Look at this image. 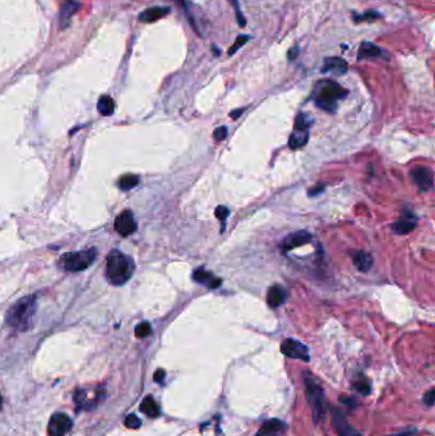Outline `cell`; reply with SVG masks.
Here are the masks:
<instances>
[{
    "instance_id": "obj_1",
    "label": "cell",
    "mask_w": 435,
    "mask_h": 436,
    "mask_svg": "<svg viewBox=\"0 0 435 436\" xmlns=\"http://www.w3.org/2000/svg\"><path fill=\"white\" fill-rule=\"evenodd\" d=\"M347 93L348 91L340 83L332 79H323L315 85L313 91V100L317 107L333 114L337 110L338 101L343 100Z\"/></svg>"
},
{
    "instance_id": "obj_2",
    "label": "cell",
    "mask_w": 435,
    "mask_h": 436,
    "mask_svg": "<svg viewBox=\"0 0 435 436\" xmlns=\"http://www.w3.org/2000/svg\"><path fill=\"white\" fill-rule=\"evenodd\" d=\"M134 268H135V264L129 255L123 254L119 250H113L107 255L106 277L111 285L123 286L131 278Z\"/></svg>"
},
{
    "instance_id": "obj_3",
    "label": "cell",
    "mask_w": 435,
    "mask_h": 436,
    "mask_svg": "<svg viewBox=\"0 0 435 436\" xmlns=\"http://www.w3.org/2000/svg\"><path fill=\"white\" fill-rule=\"evenodd\" d=\"M37 303L32 296L19 298L7 313V323L19 331H26L31 326V320L36 313Z\"/></svg>"
},
{
    "instance_id": "obj_4",
    "label": "cell",
    "mask_w": 435,
    "mask_h": 436,
    "mask_svg": "<svg viewBox=\"0 0 435 436\" xmlns=\"http://www.w3.org/2000/svg\"><path fill=\"white\" fill-rule=\"evenodd\" d=\"M305 395L312 411V418L315 423L322 421L325 416L324 390L313 379H305Z\"/></svg>"
},
{
    "instance_id": "obj_5",
    "label": "cell",
    "mask_w": 435,
    "mask_h": 436,
    "mask_svg": "<svg viewBox=\"0 0 435 436\" xmlns=\"http://www.w3.org/2000/svg\"><path fill=\"white\" fill-rule=\"evenodd\" d=\"M96 252L95 248L85 250V252H75V253H68L60 258L62 265L64 269L70 270V272H80L90 267L96 259Z\"/></svg>"
},
{
    "instance_id": "obj_6",
    "label": "cell",
    "mask_w": 435,
    "mask_h": 436,
    "mask_svg": "<svg viewBox=\"0 0 435 436\" xmlns=\"http://www.w3.org/2000/svg\"><path fill=\"white\" fill-rule=\"evenodd\" d=\"M281 352L285 355L286 357H290V359L300 360V361L308 362L310 360L309 356V349L302 342L296 341V339L288 338L286 341L282 342L281 344Z\"/></svg>"
},
{
    "instance_id": "obj_7",
    "label": "cell",
    "mask_w": 435,
    "mask_h": 436,
    "mask_svg": "<svg viewBox=\"0 0 435 436\" xmlns=\"http://www.w3.org/2000/svg\"><path fill=\"white\" fill-rule=\"evenodd\" d=\"M72 427L73 422L69 416L65 413H54L47 425V433L49 436H64Z\"/></svg>"
},
{
    "instance_id": "obj_8",
    "label": "cell",
    "mask_w": 435,
    "mask_h": 436,
    "mask_svg": "<svg viewBox=\"0 0 435 436\" xmlns=\"http://www.w3.org/2000/svg\"><path fill=\"white\" fill-rule=\"evenodd\" d=\"M414 184L422 192H431L434 187V179H432V172L427 167L419 166L415 167L410 172Z\"/></svg>"
},
{
    "instance_id": "obj_9",
    "label": "cell",
    "mask_w": 435,
    "mask_h": 436,
    "mask_svg": "<svg viewBox=\"0 0 435 436\" xmlns=\"http://www.w3.org/2000/svg\"><path fill=\"white\" fill-rule=\"evenodd\" d=\"M332 425L338 436H361L359 431H356L355 428L348 425L345 415L337 408L332 411Z\"/></svg>"
},
{
    "instance_id": "obj_10",
    "label": "cell",
    "mask_w": 435,
    "mask_h": 436,
    "mask_svg": "<svg viewBox=\"0 0 435 436\" xmlns=\"http://www.w3.org/2000/svg\"><path fill=\"white\" fill-rule=\"evenodd\" d=\"M115 230L121 236H129L135 231L137 224L130 210H124L118 215L115 220Z\"/></svg>"
},
{
    "instance_id": "obj_11",
    "label": "cell",
    "mask_w": 435,
    "mask_h": 436,
    "mask_svg": "<svg viewBox=\"0 0 435 436\" xmlns=\"http://www.w3.org/2000/svg\"><path fill=\"white\" fill-rule=\"evenodd\" d=\"M310 241H312V235L309 232L296 231L294 234H290L288 236H286L281 247H282L283 252H288V250H292L295 248L309 244Z\"/></svg>"
},
{
    "instance_id": "obj_12",
    "label": "cell",
    "mask_w": 435,
    "mask_h": 436,
    "mask_svg": "<svg viewBox=\"0 0 435 436\" xmlns=\"http://www.w3.org/2000/svg\"><path fill=\"white\" fill-rule=\"evenodd\" d=\"M348 65L342 58H327L323 63L322 68H320V72L323 74H327V73H333L335 75H343L347 73Z\"/></svg>"
},
{
    "instance_id": "obj_13",
    "label": "cell",
    "mask_w": 435,
    "mask_h": 436,
    "mask_svg": "<svg viewBox=\"0 0 435 436\" xmlns=\"http://www.w3.org/2000/svg\"><path fill=\"white\" fill-rule=\"evenodd\" d=\"M80 4L75 0H64L62 4V8H60V27H67L69 24L72 17L79 11Z\"/></svg>"
},
{
    "instance_id": "obj_14",
    "label": "cell",
    "mask_w": 435,
    "mask_h": 436,
    "mask_svg": "<svg viewBox=\"0 0 435 436\" xmlns=\"http://www.w3.org/2000/svg\"><path fill=\"white\" fill-rule=\"evenodd\" d=\"M171 13V9L168 7H152V8L146 9L139 14V21L144 23H153L161 18H165L166 16Z\"/></svg>"
},
{
    "instance_id": "obj_15",
    "label": "cell",
    "mask_w": 435,
    "mask_h": 436,
    "mask_svg": "<svg viewBox=\"0 0 435 436\" xmlns=\"http://www.w3.org/2000/svg\"><path fill=\"white\" fill-rule=\"evenodd\" d=\"M382 57H383V51H382L380 47L376 46V45L373 44V42H369V41L361 42L358 51L359 62L365 59H376V58H382Z\"/></svg>"
},
{
    "instance_id": "obj_16",
    "label": "cell",
    "mask_w": 435,
    "mask_h": 436,
    "mask_svg": "<svg viewBox=\"0 0 435 436\" xmlns=\"http://www.w3.org/2000/svg\"><path fill=\"white\" fill-rule=\"evenodd\" d=\"M414 218H416L414 214H411V213L409 212H404V217H401V220H398V221L392 226L394 234L397 235L410 234V232L415 229V226H416V221H415Z\"/></svg>"
},
{
    "instance_id": "obj_17",
    "label": "cell",
    "mask_w": 435,
    "mask_h": 436,
    "mask_svg": "<svg viewBox=\"0 0 435 436\" xmlns=\"http://www.w3.org/2000/svg\"><path fill=\"white\" fill-rule=\"evenodd\" d=\"M286 297H287V292H286L285 288H283L282 286L275 285L268 290L267 303L270 308L276 309L285 303Z\"/></svg>"
},
{
    "instance_id": "obj_18",
    "label": "cell",
    "mask_w": 435,
    "mask_h": 436,
    "mask_svg": "<svg viewBox=\"0 0 435 436\" xmlns=\"http://www.w3.org/2000/svg\"><path fill=\"white\" fill-rule=\"evenodd\" d=\"M193 278H194V281H196V282L203 283V285H206L208 288H212V290L217 288L222 283L221 278L213 277V275H212V273L207 272V270H204L203 268H199V269H197L196 272L193 273Z\"/></svg>"
},
{
    "instance_id": "obj_19",
    "label": "cell",
    "mask_w": 435,
    "mask_h": 436,
    "mask_svg": "<svg viewBox=\"0 0 435 436\" xmlns=\"http://www.w3.org/2000/svg\"><path fill=\"white\" fill-rule=\"evenodd\" d=\"M308 139H309V130L294 129V133L290 135V139H288V146L292 149L302 148L308 143Z\"/></svg>"
},
{
    "instance_id": "obj_20",
    "label": "cell",
    "mask_w": 435,
    "mask_h": 436,
    "mask_svg": "<svg viewBox=\"0 0 435 436\" xmlns=\"http://www.w3.org/2000/svg\"><path fill=\"white\" fill-rule=\"evenodd\" d=\"M354 265L358 268L360 272H368L373 265V259L365 252H355L352 254Z\"/></svg>"
},
{
    "instance_id": "obj_21",
    "label": "cell",
    "mask_w": 435,
    "mask_h": 436,
    "mask_svg": "<svg viewBox=\"0 0 435 436\" xmlns=\"http://www.w3.org/2000/svg\"><path fill=\"white\" fill-rule=\"evenodd\" d=\"M141 411L144 413V415L148 416V417L151 418H156L158 415H160V408H158V404L156 403V400L153 399L151 395L144 398L143 402L141 403Z\"/></svg>"
},
{
    "instance_id": "obj_22",
    "label": "cell",
    "mask_w": 435,
    "mask_h": 436,
    "mask_svg": "<svg viewBox=\"0 0 435 436\" xmlns=\"http://www.w3.org/2000/svg\"><path fill=\"white\" fill-rule=\"evenodd\" d=\"M97 110L98 113L103 116L113 115L114 111H115V102H114V100L110 96H102V97H100V100H98L97 102Z\"/></svg>"
},
{
    "instance_id": "obj_23",
    "label": "cell",
    "mask_w": 435,
    "mask_h": 436,
    "mask_svg": "<svg viewBox=\"0 0 435 436\" xmlns=\"http://www.w3.org/2000/svg\"><path fill=\"white\" fill-rule=\"evenodd\" d=\"M138 182H139V179L137 175L128 174V175H124V176H121L120 179H119L118 185L121 190H130L131 187L137 186Z\"/></svg>"
},
{
    "instance_id": "obj_24",
    "label": "cell",
    "mask_w": 435,
    "mask_h": 436,
    "mask_svg": "<svg viewBox=\"0 0 435 436\" xmlns=\"http://www.w3.org/2000/svg\"><path fill=\"white\" fill-rule=\"evenodd\" d=\"M249 39H250L249 35H239L236 41H235V44L232 45V46L229 49V51H227V55H229V57H232V55L236 54V52L239 51V50H241V47L249 41Z\"/></svg>"
},
{
    "instance_id": "obj_25",
    "label": "cell",
    "mask_w": 435,
    "mask_h": 436,
    "mask_svg": "<svg viewBox=\"0 0 435 436\" xmlns=\"http://www.w3.org/2000/svg\"><path fill=\"white\" fill-rule=\"evenodd\" d=\"M354 22L359 23V22H374L378 18H382V16L376 12H366L363 14H354Z\"/></svg>"
},
{
    "instance_id": "obj_26",
    "label": "cell",
    "mask_w": 435,
    "mask_h": 436,
    "mask_svg": "<svg viewBox=\"0 0 435 436\" xmlns=\"http://www.w3.org/2000/svg\"><path fill=\"white\" fill-rule=\"evenodd\" d=\"M354 388L356 389V392H359L361 395H364V397H365V395H369L371 392L370 383L365 379H361L359 380V382L354 383Z\"/></svg>"
},
{
    "instance_id": "obj_27",
    "label": "cell",
    "mask_w": 435,
    "mask_h": 436,
    "mask_svg": "<svg viewBox=\"0 0 435 436\" xmlns=\"http://www.w3.org/2000/svg\"><path fill=\"white\" fill-rule=\"evenodd\" d=\"M230 3H231V6L234 7V9H235V14H236V18H237V24H239L241 29H244L245 24H247V21H245V17L242 16V13H241V9H240V6H239V2H237V0H230Z\"/></svg>"
},
{
    "instance_id": "obj_28",
    "label": "cell",
    "mask_w": 435,
    "mask_h": 436,
    "mask_svg": "<svg viewBox=\"0 0 435 436\" xmlns=\"http://www.w3.org/2000/svg\"><path fill=\"white\" fill-rule=\"evenodd\" d=\"M151 334V325L147 321H143V323L138 324L135 328V336L138 338H144Z\"/></svg>"
},
{
    "instance_id": "obj_29",
    "label": "cell",
    "mask_w": 435,
    "mask_h": 436,
    "mask_svg": "<svg viewBox=\"0 0 435 436\" xmlns=\"http://www.w3.org/2000/svg\"><path fill=\"white\" fill-rule=\"evenodd\" d=\"M124 423H125V426L128 428H139L142 425V421L139 420L138 417H137L135 415H129L128 417L125 418V421H124Z\"/></svg>"
},
{
    "instance_id": "obj_30",
    "label": "cell",
    "mask_w": 435,
    "mask_h": 436,
    "mask_svg": "<svg viewBox=\"0 0 435 436\" xmlns=\"http://www.w3.org/2000/svg\"><path fill=\"white\" fill-rule=\"evenodd\" d=\"M434 399H435V390L432 389H429L427 390L426 393H425L424 394V403H425V405H427V407H432V405H434Z\"/></svg>"
},
{
    "instance_id": "obj_31",
    "label": "cell",
    "mask_w": 435,
    "mask_h": 436,
    "mask_svg": "<svg viewBox=\"0 0 435 436\" xmlns=\"http://www.w3.org/2000/svg\"><path fill=\"white\" fill-rule=\"evenodd\" d=\"M214 214H216V217L219 218V220H226L227 215L230 214V210L227 209L226 207H224V205H219V207L216 208V210H214Z\"/></svg>"
},
{
    "instance_id": "obj_32",
    "label": "cell",
    "mask_w": 435,
    "mask_h": 436,
    "mask_svg": "<svg viewBox=\"0 0 435 436\" xmlns=\"http://www.w3.org/2000/svg\"><path fill=\"white\" fill-rule=\"evenodd\" d=\"M213 137L216 141H222V139H225L227 137V128L226 126H220V128H217L216 130H214Z\"/></svg>"
},
{
    "instance_id": "obj_33",
    "label": "cell",
    "mask_w": 435,
    "mask_h": 436,
    "mask_svg": "<svg viewBox=\"0 0 435 436\" xmlns=\"http://www.w3.org/2000/svg\"><path fill=\"white\" fill-rule=\"evenodd\" d=\"M297 55H299V46H297V45H295L294 47H291V49L288 50L287 58H288V60H295L296 59Z\"/></svg>"
},
{
    "instance_id": "obj_34",
    "label": "cell",
    "mask_w": 435,
    "mask_h": 436,
    "mask_svg": "<svg viewBox=\"0 0 435 436\" xmlns=\"http://www.w3.org/2000/svg\"><path fill=\"white\" fill-rule=\"evenodd\" d=\"M165 375H166L165 370L158 369L157 371L155 372V375H153V379H155L156 383H162L164 379H165Z\"/></svg>"
},
{
    "instance_id": "obj_35",
    "label": "cell",
    "mask_w": 435,
    "mask_h": 436,
    "mask_svg": "<svg viewBox=\"0 0 435 436\" xmlns=\"http://www.w3.org/2000/svg\"><path fill=\"white\" fill-rule=\"evenodd\" d=\"M323 190H324V186H322V185H320V186H315L309 190V195H317L319 194V193H322Z\"/></svg>"
},
{
    "instance_id": "obj_36",
    "label": "cell",
    "mask_w": 435,
    "mask_h": 436,
    "mask_svg": "<svg viewBox=\"0 0 435 436\" xmlns=\"http://www.w3.org/2000/svg\"><path fill=\"white\" fill-rule=\"evenodd\" d=\"M414 433H416V428H412V430H406V431H403V432H399V433H396V435H391V436H411V435H414Z\"/></svg>"
},
{
    "instance_id": "obj_37",
    "label": "cell",
    "mask_w": 435,
    "mask_h": 436,
    "mask_svg": "<svg viewBox=\"0 0 435 436\" xmlns=\"http://www.w3.org/2000/svg\"><path fill=\"white\" fill-rule=\"evenodd\" d=\"M245 108H237V110L232 111V113H230V116H231L232 119H237L239 118V115H241L242 113H244Z\"/></svg>"
},
{
    "instance_id": "obj_38",
    "label": "cell",
    "mask_w": 435,
    "mask_h": 436,
    "mask_svg": "<svg viewBox=\"0 0 435 436\" xmlns=\"http://www.w3.org/2000/svg\"><path fill=\"white\" fill-rule=\"evenodd\" d=\"M211 47H212V51H213L214 57H220V55H221V51H220V49L216 46V45L213 44Z\"/></svg>"
},
{
    "instance_id": "obj_39",
    "label": "cell",
    "mask_w": 435,
    "mask_h": 436,
    "mask_svg": "<svg viewBox=\"0 0 435 436\" xmlns=\"http://www.w3.org/2000/svg\"><path fill=\"white\" fill-rule=\"evenodd\" d=\"M2 405H3V399H2V395H0V408H2Z\"/></svg>"
},
{
    "instance_id": "obj_40",
    "label": "cell",
    "mask_w": 435,
    "mask_h": 436,
    "mask_svg": "<svg viewBox=\"0 0 435 436\" xmlns=\"http://www.w3.org/2000/svg\"><path fill=\"white\" fill-rule=\"evenodd\" d=\"M255 436H260V432H258V433H257V435H255Z\"/></svg>"
}]
</instances>
